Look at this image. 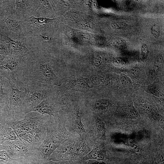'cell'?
Listing matches in <instances>:
<instances>
[{
  "mask_svg": "<svg viewBox=\"0 0 164 164\" xmlns=\"http://www.w3.org/2000/svg\"><path fill=\"white\" fill-rule=\"evenodd\" d=\"M24 58L19 80L22 82L48 88L61 85L62 80L55 73L48 59L39 51L32 50Z\"/></svg>",
  "mask_w": 164,
  "mask_h": 164,
  "instance_id": "1",
  "label": "cell"
},
{
  "mask_svg": "<svg viewBox=\"0 0 164 164\" xmlns=\"http://www.w3.org/2000/svg\"><path fill=\"white\" fill-rule=\"evenodd\" d=\"M9 107V121L12 122L22 119L25 116L22 111V104L27 90V85L15 75L6 78Z\"/></svg>",
  "mask_w": 164,
  "mask_h": 164,
  "instance_id": "2",
  "label": "cell"
},
{
  "mask_svg": "<svg viewBox=\"0 0 164 164\" xmlns=\"http://www.w3.org/2000/svg\"><path fill=\"white\" fill-rule=\"evenodd\" d=\"M7 4L0 15V34L14 40L20 39L24 35L23 21L15 15Z\"/></svg>",
  "mask_w": 164,
  "mask_h": 164,
  "instance_id": "3",
  "label": "cell"
},
{
  "mask_svg": "<svg viewBox=\"0 0 164 164\" xmlns=\"http://www.w3.org/2000/svg\"><path fill=\"white\" fill-rule=\"evenodd\" d=\"M7 123L13 130H23L33 135L42 142L46 137L48 123L43 115L34 117L26 115L21 120Z\"/></svg>",
  "mask_w": 164,
  "mask_h": 164,
  "instance_id": "4",
  "label": "cell"
},
{
  "mask_svg": "<svg viewBox=\"0 0 164 164\" xmlns=\"http://www.w3.org/2000/svg\"><path fill=\"white\" fill-rule=\"evenodd\" d=\"M27 90L22 104V111L25 116L30 111L49 97L52 91L49 88L27 84Z\"/></svg>",
  "mask_w": 164,
  "mask_h": 164,
  "instance_id": "5",
  "label": "cell"
},
{
  "mask_svg": "<svg viewBox=\"0 0 164 164\" xmlns=\"http://www.w3.org/2000/svg\"><path fill=\"white\" fill-rule=\"evenodd\" d=\"M57 18L36 17L32 16L22 21L24 36H40L49 29Z\"/></svg>",
  "mask_w": 164,
  "mask_h": 164,
  "instance_id": "6",
  "label": "cell"
},
{
  "mask_svg": "<svg viewBox=\"0 0 164 164\" xmlns=\"http://www.w3.org/2000/svg\"><path fill=\"white\" fill-rule=\"evenodd\" d=\"M36 148L19 138L6 141L0 145V150H5L14 159L23 157L26 159Z\"/></svg>",
  "mask_w": 164,
  "mask_h": 164,
  "instance_id": "7",
  "label": "cell"
},
{
  "mask_svg": "<svg viewBox=\"0 0 164 164\" xmlns=\"http://www.w3.org/2000/svg\"><path fill=\"white\" fill-rule=\"evenodd\" d=\"M7 4L15 15L23 21L33 16L38 7V0H9Z\"/></svg>",
  "mask_w": 164,
  "mask_h": 164,
  "instance_id": "8",
  "label": "cell"
},
{
  "mask_svg": "<svg viewBox=\"0 0 164 164\" xmlns=\"http://www.w3.org/2000/svg\"><path fill=\"white\" fill-rule=\"evenodd\" d=\"M2 39L7 46L9 55L10 57H23L32 50L27 47L23 37L19 39L14 40L0 34Z\"/></svg>",
  "mask_w": 164,
  "mask_h": 164,
  "instance_id": "9",
  "label": "cell"
},
{
  "mask_svg": "<svg viewBox=\"0 0 164 164\" xmlns=\"http://www.w3.org/2000/svg\"><path fill=\"white\" fill-rule=\"evenodd\" d=\"M24 65V56L10 57L0 66V74L4 78L15 75L20 72Z\"/></svg>",
  "mask_w": 164,
  "mask_h": 164,
  "instance_id": "10",
  "label": "cell"
},
{
  "mask_svg": "<svg viewBox=\"0 0 164 164\" xmlns=\"http://www.w3.org/2000/svg\"><path fill=\"white\" fill-rule=\"evenodd\" d=\"M35 112L43 115L47 114L50 117L53 116L54 118L57 115V107L54 100L49 97L43 100L39 104L32 108L29 113Z\"/></svg>",
  "mask_w": 164,
  "mask_h": 164,
  "instance_id": "11",
  "label": "cell"
},
{
  "mask_svg": "<svg viewBox=\"0 0 164 164\" xmlns=\"http://www.w3.org/2000/svg\"><path fill=\"white\" fill-rule=\"evenodd\" d=\"M91 88L86 78L82 77L70 78L65 84L66 90L70 91H85Z\"/></svg>",
  "mask_w": 164,
  "mask_h": 164,
  "instance_id": "12",
  "label": "cell"
},
{
  "mask_svg": "<svg viewBox=\"0 0 164 164\" xmlns=\"http://www.w3.org/2000/svg\"><path fill=\"white\" fill-rule=\"evenodd\" d=\"M8 96L3 91V87H0V123L4 124L9 121Z\"/></svg>",
  "mask_w": 164,
  "mask_h": 164,
  "instance_id": "13",
  "label": "cell"
},
{
  "mask_svg": "<svg viewBox=\"0 0 164 164\" xmlns=\"http://www.w3.org/2000/svg\"><path fill=\"white\" fill-rule=\"evenodd\" d=\"M18 139L13 129L8 123H0V145L6 141Z\"/></svg>",
  "mask_w": 164,
  "mask_h": 164,
  "instance_id": "14",
  "label": "cell"
},
{
  "mask_svg": "<svg viewBox=\"0 0 164 164\" xmlns=\"http://www.w3.org/2000/svg\"><path fill=\"white\" fill-rule=\"evenodd\" d=\"M48 0H38V7L33 16L36 17H45L47 13L51 12L53 9Z\"/></svg>",
  "mask_w": 164,
  "mask_h": 164,
  "instance_id": "15",
  "label": "cell"
},
{
  "mask_svg": "<svg viewBox=\"0 0 164 164\" xmlns=\"http://www.w3.org/2000/svg\"><path fill=\"white\" fill-rule=\"evenodd\" d=\"M0 164H27L26 159L22 157L11 158L5 150H0Z\"/></svg>",
  "mask_w": 164,
  "mask_h": 164,
  "instance_id": "16",
  "label": "cell"
},
{
  "mask_svg": "<svg viewBox=\"0 0 164 164\" xmlns=\"http://www.w3.org/2000/svg\"><path fill=\"white\" fill-rule=\"evenodd\" d=\"M90 81L92 84L96 86H104L109 84L111 80L108 76L103 75H94L86 78Z\"/></svg>",
  "mask_w": 164,
  "mask_h": 164,
  "instance_id": "17",
  "label": "cell"
},
{
  "mask_svg": "<svg viewBox=\"0 0 164 164\" xmlns=\"http://www.w3.org/2000/svg\"><path fill=\"white\" fill-rule=\"evenodd\" d=\"M79 114V111L77 110L74 123V128L75 131L83 141L81 137V135L83 133H85L86 131L84 128V125L82 123L81 118Z\"/></svg>",
  "mask_w": 164,
  "mask_h": 164,
  "instance_id": "18",
  "label": "cell"
},
{
  "mask_svg": "<svg viewBox=\"0 0 164 164\" xmlns=\"http://www.w3.org/2000/svg\"><path fill=\"white\" fill-rule=\"evenodd\" d=\"M105 159V156L102 152L93 149L84 156L82 160L85 161L90 159L102 161Z\"/></svg>",
  "mask_w": 164,
  "mask_h": 164,
  "instance_id": "19",
  "label": "cell"
},
{
  "mask_svg": "<svg viewBox=\"0 0 164 164\" xmlns=\"http://www.w3.org/2000/svg\"><path fill=\"white\" fill-rule=\"evenodd\" d=\"M145 91L147 93L158 97H161L163 96L160 88L156 84H152L146 86L145 87Z\"/></svg>",
  "mask_w": 164,
  "mask_h": 164,
  "instance_id": "20",
  "label": "cell"
},
{
  "mask_svg": "<svg viewBox=\"0 0 164 164\" xmlns=\"http://www.w3.org/2000/svg\"><path fill=\"white\" fill-rule=\"evenodd\" d=\"M111 102L109 99L102 98L97 100L94 104L95 108L98 110H103L108 107L110 105Z\"/></svg>",
  "mask_w": 164,
  "mask_h": 164,
  "instance_id": "21",
  "label": "cell"
},
{
  "mask_svg": "<svg viewBox=\"0 0 164 164\" xmlns=\"http://www.w3.org/2000/svg\"><path fill=\"white\" fill-rule=\"evenodd\" d=\"M138 110L139 112L142 114H149L151 113L152 108L148 104L141 103L138 106Z\"/></svg>",
  "mask_w": 164,
  "mask_h": 164,
  "instance_id": "22",
  "label": "cell"
},
{
  "mask_svg": "<svg viewBox=\"0 0 164 164\" xmlns=\"http://www.w3.org/2000/svg\"><path fill=\"white\" fill-rule=\"evenodd\" d=\"M120 77L121 82L123 85L127 87L131 85L132 81L128 76L124 74L121 73Z\"/></svg>",
  "mask_w": 164,
  "mask_h": 164,
  "instance_id": "23",
  "label": "cell"
},
{
  "mask_svg": "<svg viewBox=\"0 0 164 164\" xmlns=\"http://www.w3.org/2000/svg\"><path fill=\"white\" fill-rule=\"evenodd\" d=\"M101 58L97 53H94L92 60V65L94 67H97L101 64Z\"/></svg>",
  "mask_w": 164,
  "mask_h": 164,
  "instance_id": "24",
  "label": "cell"
},
{
  "mask_svg": "<svg viewBox=\"0 0 164 164\" xmlns=\"http://www.w3.org/2000/svg\"><path fill=\"white\" fill-rule=\"evenodd\" d=\"M0 54L9 55V51L7 45L2 39L0 35Z\"/></svg>",
  "mask_w": 164,
  "mask_h": 164,
  "instance_id": "25",
  "label": "cell"
},
{
  "mask_svg": "<svg viewBox=\"0 0 164 164\" xmlns=\"http://www.w3.org/2000/svg\"><path fill=\"white\" fill-rule=\"evenodd\" d=\"M151 29V33L153 36L156 39H158L160 32L159 26L154 24L152 26Z\"/></svg>",
  "mask_w": 164,
  "mask_h": 164,
  "instance_id": "26",
  "label": "cell"
},
{
  "mask_svg": "<svg viewBox=\"0 0 164 164\" xmlns=\"http://www.w3.org/2000/svg\"><path fill=\"white\" fill-rule=\"evenodd\" d=\"M95 127L96 130L99 132L103 133L104 132V123L100 119H97L96 120Z\"/></svg>",
  "mask_w": 164,
  "mask_h": 164,
  "instance_id": "27",
  "label": "cell"
},
{
  "mask_svg": "<svg viewBox=\"0 0 164 164\" xmlns=\"http://www.w3.org/2000/svg\"><path fill=\"white\" fill-rule=\"evenodd\" d=\"M127 114L128 116L132 118H135L137 117L138 114L137 111L134 107H130L127 110Z\"/></svg>",
  "mask_w": 164,
  "mask_h": 164,
  "instance_id": "28",
  "label": "cell"
},
{
  "mask_svg": "<svg viewBox=\"0 0 164 164\" xmlns=\"http://www.w3.org/2000/svg\"><path fill=\"white\" fill-rule=\"evenodd\" d=\"M129 75L134 79H138L139 78L138 70L137 68L132 69L128 72Z\"/></svg>",
  "mask_w": 164,
  "mask_h": 164,
  "instance_id": "29",
  "label": "cell"
},
{
  "mask_svg": "<svg viewBox=\"0 0 164 164\" xmlns=\"http://www.w3.org/2000/svg\"><path fill=\"white\" fill-rule=\"evenodd\" d=\"M71 161H55L51 160H47L42 164H70Z\"/></svg>",
  "mask_w": 164,
  "mask_h": 164,
  "instance_id": "30",
  "label": "cell"
},
{
  "mask_svg": "<svg viewBox=\"0 0 164 164\" xmlns=\"http://www.w3.org/2000/svg\"><path fill=\"white\" fill-rule=\"evenodd\" d=\"M149 53L148 48L145 44H143L141 48V55L142 58L145 60L147 57Z\"/></svg>",
  "mask_w": 164,
  "mask_h": 164,
  "instance_id": "31",
  "label": "cell"
},
{
  "mask_svg": "<svg viewBox=\"0 0 164 164\" xmlns=\"http://www.w3.org/2000/svg\"><path fill=\"white\" fill-rule=\"evenodd\" d=\"M114 65L117 66H120L124 64V61L123 59L121 58H117L113 62Z\"/></svg>",
  "mask_w": 164,
  "mask_h": 164,
  "instance_id": "32",
  "label": "cell"
},
{
  "mask_svg": "<svg viewBox=\"0 0 164 164\" xmlns=\"http://www.w3.org/2000/svg\"><path fill=\"white\" fill-rule=\"evenodd\" d=\"M8 0H0V15L8 3Z\"/></svg>",
  "mask_w": 164,
  "mask_h": 164,
  "instance_id": "33",
  "label": "cell"
},
{
  "mask_svg": "<svg viewBox=\"0 0 164 164\" xmlns=\"http://www.w3.org/2000/svg\"><path fill=\"white\" fill-rule=\"evenodd\" d=\"M9 58L8 56L0 54V66L3 65Z\"/></svg>",
  "mask_w": 164,
  "mask_h": 164,
  "instance_id": "34",
  "label": "cell"
},
{
  "mask_svg": "<svg viewBox=\"0 0 164 164\" xmlns=\"http://www.w3.org/2000/svg\"><path fill=\"white\" fill-rule=\"evenodd\" d=\"M116 23L121 29H125L128 26V24L122 22H118Z\"/></svg>",
  "mask_w": 164,
  "mask_h": 164,
  "instance_id": "35",
  "label": "cell"
},
{
  "mask_svg": "<svg viewBox=\"0 0 164 164\" xmlns=\"http://www.w3.org/2000/svg\"><path fill=\"white\" fill-rule=\"evenodd\" d=\"M70 164H87L85 161L83 160H79L76 161H72Z\"/></svg>",
  "mask_w": 164,
  "mask_h": 164,
  "instance_id": "36",
  "label": "cell"
},
{
  "mask_svg": "<svg viewBox=\"0 0 164 164\" xmlns=\"http://www.w3.org/2000/svg\"><path fill=\"white\" fill-rule=\"evenodd\" d=\"M111 26L114 29L119 30L121 29L116 22H112L111 24Z\"/></svg>",
  "mask_w": 164,
  "mask_h": 164,
  "instance_id": "37",
  "label": "cell"
}]
</instances>
